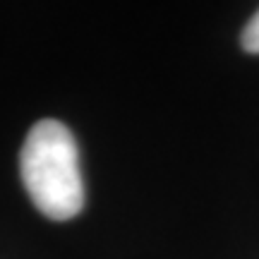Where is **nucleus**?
Segmentation results:
<instances>
[{
	"label": "nucleus",
	"instance_id": "nucleus-1",
	"mask_svg": "<svg viewBox=\"0 0 259 259\" xmlns=\"http://www.w3.org/2000/svg\"><path fill=\"white\" fill-rule=\"evenodd\" d=\"M19 173L31 202L51 221H70L84 206L79 149L60 120H38L19 151Z\"/></svg>",
	"mask_w": 259,
	"mask_h": 259
},
{
	"label": "nucleus",
	"instance_id": "nucleus-2",
	"mask_svg": "<svg viewBox=\"0 0 259 259\" xmlns=\"http://www.w3.org/2000/svg\"><path fill=\"white\" fill-rule=\"evenodd\" d=\"M240 44L247 53H257L259 56V10L252 15V19L245 24V29H242Z\"/></svg>",
	"mask_w": 259,
	"mask_h": 259
}]
</instances>
